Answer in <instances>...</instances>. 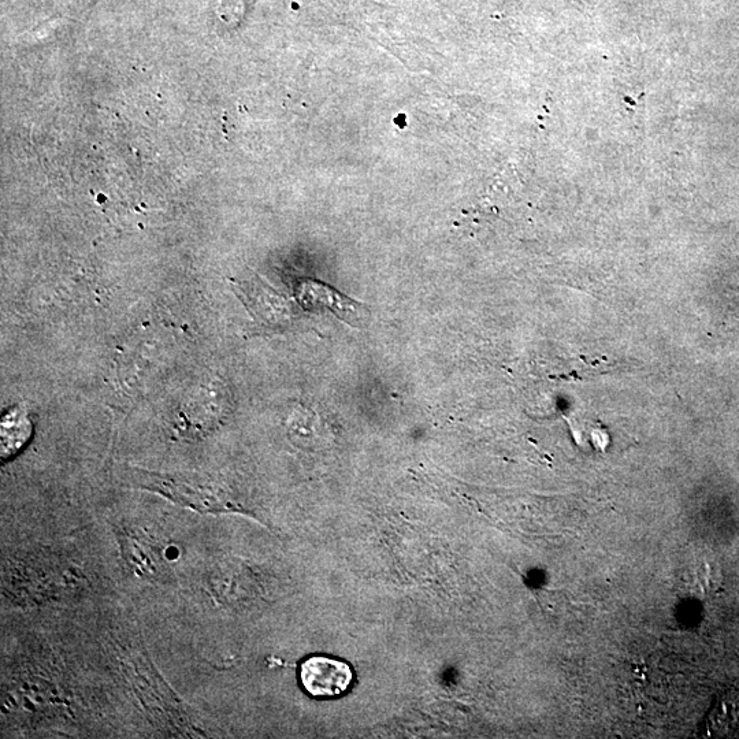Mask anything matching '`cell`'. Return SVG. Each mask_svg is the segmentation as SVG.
<instances>
[{"instance_id":"2","label":"cell","mask_w":739,"mask_h":739,"mask_svg":"<svg viewBox=\"0 0 739 739\" xmlns=\"http://www.w3.org/2000/svg\"><path fill=\"white\" fill-rule=\"evenodd\" d=\"M300 679L304 689L311 696L336 697L347 692L354 674L344 661L315 656L302 664Z\"/></svg>"},{"instance_id":"4","label":"cell","mask_w":739,"mask_h":739,"mask_svg":"<svg viewBox=\"0 0 739 739\" xmlns=\"http://www.w3.org/2000/svg\"><path fill=\"white\" fill-rule=\"evenodd\" d=\"M32 425L27 412L20 407L7 412L2 421V458L7 459L20 451L29 437Z\"/></svg>"},{"instance_id":"3","label":"cell","mask_w":739,"mask_h":739,"mask_svg":"<svg viewBox=\"0 0 739 739\" xmlns=\"http://www.w3.org/2000/svg\"><path fill=\"white\" fill-rule=\"evenodd\" d=\"M295 295L306 310L332 311L336 317L343 319L349 325H355L354 319L363 317L362 311H366L362 304L319 281H299L295 288Z\"/></svg>"},{"instance_id":"1","label":"cell","mask_w":739,"mask_h":739,"mask_svg":"<svg viewBox=\"0 0 739 739\" xmlns=\"http://www.w3.org/2000/svg\"><path fill=\"white\" fill-rule=\"evenodd\" d=\"M140 488L154 490L177 503L188 505L200 512L226 511V503L215 492V485L173 475H162L140 471Z\"/></svg>"}]
</instances>
